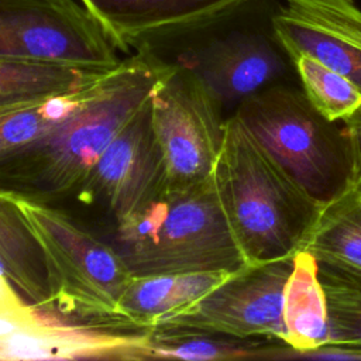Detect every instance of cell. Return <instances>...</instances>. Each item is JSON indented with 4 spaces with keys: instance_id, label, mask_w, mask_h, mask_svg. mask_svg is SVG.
Listing matches in <instances>:
<instances>
[{
    "instance_id": "4fadbf2b",
    "label": "cell",
    "mask_w": 361,
    "mask_h": 361,
    "mask_svg": "<svg viewBox=\"0 0 361 361\" xmlns=\"http://www.w3.org/2000/svg\"><path fill=\"white\" fill-rule=\"evenodd\" d=\"M117 49L128 55L151 34L212 17L243 0H79Z\"/></svg>"
},
{
    "instance_id": "30bf717a",
    "label": "cell",
    "mask_w": 361,
    "mask_h": 361,
    "mask_svg": "<svg viewBox=\"0 0 361 361\" xmlns=\"http://www.w3.org/2000/svg\"><path fill=\"white\" fill-rule=\"evenodd\" d=\"M292 267L293 255L247 264L193 306L161 324L196 327L238 337L272 336L283 340V290Z\"/></svg>"
},
{
    "instance_id": "9a60e30c",
    "label": "cell",
    "mask_w": 361,
    "mask_h": 361,
    "mask_svg": "<svg viewBox=\"0 0 361 361\" xmlns=\"http://www.w3.org/2000/svg\"><path fill=\"white\" fill-rule=\"evenodd\" d=\"M293 350L272 336L238 337L221 331L158 324L145 330L141 358H180L190 361L289 358Z\"/></svg>"
},
{
    "instance_id": "ffe728a7",
    "label": "cell",
    "mask_w": 361,
    "mask_h": 361,
    "mask_svg": "<svg viewBox=\"0 0 361 361\" xmlns=\"http://www.w3.org/2000/svg\"><path fill=\"white\" fill-rule=\"evenodd\" d=\"M317 262L329 312V343L361 344V269Z\"/></svg>"
},
{
    "instance_id": "52a82bcc",
    "label": "cell",
    "mask_w": 361,
    "mask_h": 361,
    "mask_svg": "<svg viewBox=\"0 0 361 361\" xmlns=\"http://www.w3.org/2000/svg\"><path fill=\"white\" fill-rule=\"evenodd\" d=\"M165 189L166 172L148 97L58 207L106 235L140 216Z\"/></svg>"
},
{
    "instance_id": "8992f818",
    "label": "cell",
    "mask_w": 361,
    "mask_h": 361,
    "mask_svg": "<svg viewBox=\"0 0 361 361\" xmlns=\"http://www.w3.org/2000/svg\"><path fill=\"white\" fill-rule=\"evenodd\" d=\"M18 202L47 254L58 312L114 329L110 319L133 275L113 244L62 207Z\"/></svg>"
},
{
    "instance_id": "7c38bea8",
    "label": "cell",
    "mask_w": 361,
    "mask_h": 361,
    "mask_svg": "<svg viewBox=\"0 0 361 361\" xmlns=\"http://www.w3.org/2000/svg\"><path fill=\"white\" fill-rule=\"evenodd\" d=\"M0 272L17 296L41 313L58 310L47 254L16 197L0 193Z\"/></svg>"
},
{
    "instance_id": "277c9868",
    "label": "cell",
    "mask_w": 361,
    "mask_h": 361,
    "mask_svg": "<svg viewBox=\"0 0 361 361\" xmlns=\"http://www.w3.org/2000/svg\"><path fill=\"white\" fill-rule=\"evenodd\" d=\"M103 237L133 276L235 272L247 265L214 175L189 188L164 192L134 220Z\"/></svg>"
},
{
    "instance_id": "e0dca14e",
    "label": "cell",
    "mask_w": 361,
    "mask_h": 361,
    "mask_svg": "<svg viewBox=\"0 0 361 361\" xmlns=\"http://www.w3.org/2000/svg\"><path fill=\"white\" fill-rule=\"evenodd\" d=\"M111 69L0 59V109L78 93L97 83Z\"/></svg>"
},
{
    "instance_id": "9c48e42d",
    "label": "cell",
    "mask_w": 361,
    "mask_h": 361,
    "mask_svg": "<svg viewBox=\"0 0 361 361\" xmlns=\"http://www.w3.org/2000/svg\"><path fill=\"white\" fill-rule=\"evenodd\" d=\"M120 54L79 0H0V59L111 69Z\"/></svg>"
},
{
    "instance_id": "5bb4252c",
    "label": "cell",
    "mask_w": 361,
    "mask_h": 361,
    "mask_svg": "<svg viewBox=\"0 0 361 361\" xmlns=\"http://www.w3.org/2000/svg\"><path fill=\"white\" fill-rule=\"evenodd\" d=\"M233 272H188L131 276L110 326L148 330L182 313L220 285Z\"/></svg>"
},
{
    "instance_id": "7402d4cb",
    "label": "cell",
    "mask_w": 361,
    "mask_h": 361,
    "mask_svg": "<svg viewBox=\"0 0 361 361\" xmlns=\"http://www.w3.org/2000/svg\"><path fill=\"white\" fill-rule=\"evenodd\" d=\"M351 159L350 185L361 189V104L343 120Z\"/></svg>"
},
{
    "instance_id": "ba28073f",
    "label": "cell",
    "mask_w": 361,
    "mask_h": 361,
    "mask_svg": "<svg viewBox=\"0 0 361 361\" xmlns=\"http://www.w3.org/2000/svg\"><path fill=\"white\" fill-rule=\"evenodd\" d=\"M166 65V63H165ZM151 120L166 172V189L206 180L224 138L223 110L186 69L166 65L149 94Z\"/></svg>"
},
{
    "instance_id": "2e32d148",
    "label": "cell",
    "mask_w": 361,
    "mask_h": 361,
    "mask_svg": "<svg viewBox=\"0 0 361 361\" xmlns=\"http://www.w3.org/2000/svg\"><path fill=\"white\" fill-rule=\"evenodd\" d=\"M317 269L319 262L312 252L298 250L293 254L282 307L283 340L293 350L289 358L329 343V312Z\"/></svg>"
},
{
    "instance_id": "3957f363",
    "label": "cell",
    "mask_w": 361,
    "mask_h": 361,
    "mask_svg": "<svg viewBox=\"0 0 361 361\" xmlns=\"http://www.w3.org/2000/svg\"><path fill=\"white\" fill-rule=\"evenodd\" d=\"M213 175L247 264L292 257L324 206L257 141L235 114L224 121V138Z\"/></svg>"
},
{
    "instance_id": "44dd1931",
    "label": "cell",
    "mask_w": 361,
    "mask_h": 361,
    "mask_svg": "<svg viewBox=\"0 0 361 361\" xmlns=\"http://www.w3.org/2000/svg\"><path fill=\"white\" fill-rule=\"evenodd\" d=\"M293 65L306 97L327 120L343 121L361 104L360 89L314 58L300 55Z\"/></svg>"
},
{
    "instance_id": "6da1fadb",
    "label": "cell",
    "mask_w": 361,
    "mask_h": 361,
    "mask_svg": "<svg viewBox=\"0 0 361 361\" xmlns=\"http://www.w3.org/2000/svg\"><path fill=\"white\" fill-rule=\"evenodd\" d=\"M165 68L140 49L126 55L69 117L0 157V193L52 206L66 200L149 97Z\"/></svg>"
},
{
    "instance_id": "5b68a950",
    "label": "cell",
    "mask_w": 361,
    "mask_h": 361,
    "mask_svg": "<svg viewBox=\"0 0 361 361\" xmlns=\"http://www.w3.org/2000/svg\"><path fill=\"white\" fill-rule=\"evenodd\" d=\"M257 141L317 200L338 196L351 179L344 126L323 117L303 89L275 83L234 110Z\"/></svg>"
},
{
    "instance_id": "7a4b0ae2",
    "label": "cell",
    "mask_w": 361,
    "mask_h": 361,
    "mask_svg": "<svg viewBox=\"0 0 361 361\" xmlns=\"http://www.w3.org/2000/svg\"><path fill=\"white\" fill-rule=\"evenodd\" d=\"M281 4V0H243L212 17L147 35L131 52L140 49L189 71L221 110H235L295 69L275 31Z\"/></svg>"
},
{
    "instance_id": "8fae6325",
    "label": "cell",
    "mask_w": 361,
    "mask_h": 361,
    "mask_svg": "<svg viewBox=\"0 0 361 361\" xmlns=\"http://www.w3.org/2000/svg\"><path fill=\"white\" fill-rule=\"evenodd\" d=\"M276 35L292 62L307 55L361 92V8L354 0H281Z\"/></svg>"
},
{
    "instance_id": "603a6c76",
    "label": "cell",
    "mask_w": 361,
    "mask_h": 361,
    "mask_svg": "<svg viewBox=\"0 0 361 361\" xmlns=\"http://www.w3.org/2000/svg\"><path fill=\"white\" fill-rule=\"evenodd\" d=\"M300 358H323V360H361V344L351 343H329L312 351L303 353Z\"/></svg>"
},
{
    "instance_id": "d6986e66",
    "label": "cell",
    "mask_w": 361,
    "mask_h": 361,
    "mask_svg": "<svg viewBox=\"0 0 361 361\" xmlns=\"http://www.w3.org/2000/svg\"><path fill=\"white\" fill-rule=\"evenodd\" d=\"M94 85L78 93L0 109V157L34 141L69 117L86 100Z\"/></svg>"
},
{
    "instance_id": "ac0fdd59",
    "label": "cell",
    "mask_w": 361,
    "mask_h": 361,
    "mask_svg": "<svg viewBox=\"0 0 361 361\" xmlns=\"http://www.w3.org/2000/svg\"><path fill=\"white\" fill-rule=\"evenodd\" d=\"M299 250L312 252L319 261L361 269V189L348 185L324 203Z\"/></svg>"
}]
</instances>
